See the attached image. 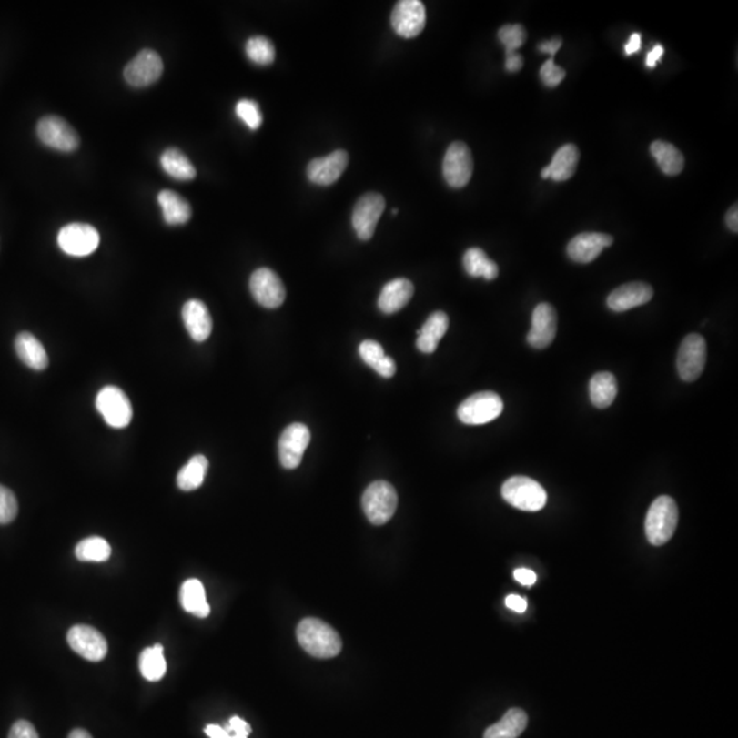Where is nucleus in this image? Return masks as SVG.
<instances>
[{"mask_svg": "<svg viewBox=\"0 0 738 738\" xmlns=\"http://www.w3.org/2000/svg\"><path fill=\"white\" fill-rule=\"evenodd\" d=\"M297 640L309 655L334 658L342 650V640L329 623L318 618H305L297 626Z\"/></svg>", "mask_w": 738, "mask_h": 738, "instance_id": "nucleus-1", "label": "nucleus"}, {"mask_svg": "<svg viewBox=\"0 0 738 738\" xmlns=\"http://www.w3.org/2000/svg\"><path fill=\"white\" fill-rule=\"evenodd\" d=\"M678 508L667 495L656 498L645 517V535L652 546H663L674 535Z\"/></svg>", "mask_w": 738, "mask_h": 738, "instance_id": "nucleus-2", "label": "nucleus"}, {"mask_svg": "<svg viewBox=\"0 0 738 738\" xmlns=\"http://www.w3.org/2000/svg\"><path fill=\"white\" fill-rule=\"evenodd\" d=\"M361 503L367 519L374 525H383L396 513L399 495L388 481H375L365 490Z\"/></svg>", "mask_w": 738, "mask_h": 738, "instance_id": "nucleus-3", "label": "nucleus"}, {"mask_svg": "<svg viewBox=\"0 0 738 738\" xmlns=\"http://www.w3.org/2000/svg\"><path fill=\"white\" fill-rule=\"evenodd\" d=\"M502 497L509 505L522 511H539L547 503L546 490L525 476L508 479L502 486Z\"/></svg>", "mask_w": 738, "mask_h": 738, "instance_id": "nucleus-4", "label": "nucleus"}, {"mask_svg": "<svg viewBox=\"0 0 738 738\" xmlns=\"http://www.w3.org/2000/svg\"><path fill=\"white\" fill-rule=\"evenodd\" d=\"M503 412V401L497 393L492 391H481L473 394L470 399H465L457 410L461 423L468 426H481V424L491 423L495 419L500 418Z\"/></svg>", "mask_w": 738, "mask_h": 738, "instance_id": "nucleus-5", "label": "nucleus"}, {"mask_svg": "<svg viewBox=\"0 0 738 738\" xmlns=\"http://www.w3.org/2000/svg\"><path fill=\"white\" fill-rule=\"evenodd\" d=\"M707 343L699 334L683 338L677 354V371L683 382H694L704 371Z\"/></svg>", "mask_w": 738, "mask_h": 738, "instance_id": "nucleus-6", "label": "nucleus"}, {"mask_svg": "<svg viewBox=\"0 0 738 738\" xmlns=\"http://www.w3.org/2000/svg\"><path fill=\"white\" fill-rule=\"evenodd\" d=\"M385 208V197L379 193L369 192L359 198L351 215V223L359 239L368 241L374 237Z\"/></svg>", "mask_w": 738, "mask_h": 738, "instance_id": "nucleus-7", "label": "nucleus"}, {"mask_svg": "<svg viewBox=\"0 0 738 738\" xmlns=\"http://www.w3.org/2000/svg\"><path fill=\"white\" fill-rule=\"evenodd\" d=\"M96 408L108 426L125 429L133 418V408L129 399L121 389L107 386L96 397Z\"/></svg>", "mask_w": 738, "mask_h": 738, "instance_id": "nucleus-8", "label": "nucleus"}, {"mask_svg": "<svg viewBox=\"0 0 738 738\" xmlns=\"http://www.w3.org/2000/svg\"><path fill=\"white\" fill-rule=\"evenodd\" d=\"M58 244L66 255L86 258L99 247V231L86 223H70L59 231Z\"/></svg>", "mask_w": 738, "mask_h": 738, "instance_id": "nucleus-9", "label": "nucleus"}, {"mask_svg": "<svg viewBox=\"0 0 738 738\" xmlns=\"http://www.w3.org/2000/svg\"><path fill=\"white\" fill-rule=\"evenodd\" d=\"M37 136L45 146L56 151L73 152L80 146L77 132L61 116H45L37 124Z\"/></svg>", "mask_w": 738, "mask_h": 738, "instance_id": "nucleus-10", "label": "nucleus"}, {"mask_svg": "<svg viewBox=\"0 0 738 738\" xmlns=\"http://www.w3.org/2000/svg\"><path fill=\"white\" fill-rule=\"evenodd\" d=\"M473 157L470 147L456 141L449 147L443 159V177L451 187H464L472 178Z\"/></svg>", "mask_w": 738, "mask_h": 738, "instance_id": "nucleus-11", "label": "nucleus"}, {"mask_svg": "<svg viewBox=\"0 0 738 738\" xmlns=\"http://www.w3.org/2000/svg\"><path fill=\"white\" fill-rule=\"evenodd\" d=\"M427 23L426 6L420 0H401L394 7L391 26L399 36L413 39L423 32Z\"/></svg>", "mask_w": 738, "mask_h": 738, "instance_id": "nucleus-12", "label": "nucleus"}, {"mask_svg": "<svg viewBox=\"0 0 738 738\" xmlns=\"http://www.w3.org/2000/svg\"><path fill=\"white\" fill-rule=\"evenodd\" d=\"M250 293L261 307H280L285 302L286 288L280 278L269 268H258L253 272L249 280Z\"/></svg>", "mask_w": 738, "mask_h": 738, "instance_id": "nucleus-13", "label": "nucleus"}, {"mask_svg": "<svg viewBox=\"0 0 738 738\" xmlns=\"http://www.w3.org/2000/svg\"><path fill=\"white\" fill-rule=\"evenodd\" d=\"M163 73V61L154 50H143L125 67V80L135 88H144L157 83Z\"/></svg>", "mask_w": 738, "mask_h": 738, "instance_id": "nucleus-14", "label": "nucleus"}, {"mask_svg": "<svg viewBox=\"0 0 738 738\" xmlns=\"http://www.w3.org/2000/svg\"><path fill=\"white\" fill-rule=\"evenodd\" d=\"M67 642L75 652L91 662L103 661L107 655V640L92 626H73L67 633Z\"/></svg>", "mask_w": 738, "mask_h": 738, "instance_id": "nucleus-15", "label": "nucleus"}, {"mask_svg": "<svg viewBox=\"0 0 738 738\" xmlns=\"http://www.w3.org/2000/svg\"><path fill=\"white\" fill-rule=\"evenodd\" d=\"M310 442V431L305 424L293 423L279 438L280 464L286 470H296Z\"/></svg>", "mask_w": 738, "mask_h": 738, "instance_id": "nucleus-16", "label": "nucleus"}, {"mask_svg": "<svg viewBox=\"0 0 738 738\" xmlns=\"http://www.w3.org/2000/svg\"><path fill=\"white\" fill-rule=\"evenodd\" d=\"M557 335V312L551 305L541 302L532 313V326L527 335L533 349H546Z\"/></svg>", "mask_w": 738, "mask_h": 738, "instance_id": "nucleus-17", "label": "nucleus"}, {"mask_svg": "<svg viewBox=\"0 0 738 738\" xmlns=\"http://www.w3.org/2000/svg\"><path fill=\"white\" fill-rule=\"evenodd\" d=\"M348 163L349 155L343 149H338L329 157L313 159L307 167L308 179L312 184L329 187L342 176L343 171L348 167Z\"/></svg>", "mask_w": 738, "mask_h": 738, "instance_id": "nucleus-18", "label": "nucleus"}, {"mask_svg": "<svg viewBox=\"0 0 738 738\" xmlns=\"http://www.w3.org/2000/svg\"><path fill=\"white\" fill-rule=\"evenodd\" d=\"M653 297V288L648 283L632 282L620 286L607 297V307L612 312H626L647 304Z\"/></svg>", "mask_w": 738, "mask_h": 738, "instance_id": "nucleus-19", "label": "nucleus"}, {"mask_svg": "<svg viewBox=\"0 0 738 738\" xmlns=\"http://www.w3.org/2000/svg\"><path fill=\"white\" fill-rule=\"evenodd\" d=\"M614 238L609 234L582 233L568 245V255L576 263L588 264L595 260L603 249L612 247Z\"/></svg>", "mask_w": 738, "mask_h": 738, "instance_id": "nucleus-20", "label": "nucleus"}, {"mask_svg": "<svg viewBox=\"0 0 738 738\" xmlns=\"http://www.w3.org/2000/svg\"><path fill=\"white\" fill-rule=\"evenodd\" d=\"M182 318L192 339L204 342L212 332V318L208 308L198 299H190L182 308Z\"/></svg>", "mask_w": 738, "mask_h": 738, "instance_id": "nucleus-21", "label": "nucleus"}, {"mask_svg": "<svg viewBox=\"0 0 738 738\" xmlns=\"http://www.w3.org/2000/svg\"><path fill=\"white\" fill-rule=\"evenodd\" d=\"M415 294V286L407 278H399L391 280L380 291L378 307L386 315H393L402 308L407 307L408 302Z\"/></svg>", "mask_w": 738, "mask_h": 738, "instance_id": "nucleus-22", "label": "nucleus"}, {"mask_svg": "<svg viewBox=\"0 0 738 738\" xmlns=\"http://www.w3.org/2000/svg\"><path fill=\"white\" fill-rule=\"evenodd\" d=\"M15 351L21 361L35 371H45L48 367V354L43 343L31 332H21L15 338Z\"/></svg>", "mask_w": 738, "mask_h": 738, "instance_id": "nucleus-23", "label": "nucleus"}, {"mask_svg": "<svg viewBox=\"0 0 738 738\" xmlns=\"http://www.w3.org/2000/svg\"><path fill=\"white\" fill-rule=\"evenodd\" d=\"M449 329V318L442 310L431 313L423 324L421 329L418 331V349L423 353L431 354L437 350L440 339Z\"/></svg>", "mask_w": 738, "mask_h": 738, "instance_id": "nucleus-24", "label": "nucleus"}, {"mask_svg": "<svg viewBox=\"0 0 738 738\" xmlns=\"http://www.w3.org/2000/svg\"><path fill=\"white\" fill-rule=\"evenodd\" d=\"M157 201L162 207L163 219L167 225H185L192 217V207L187 203V198L182 197L174 190H162L157 196Z\"/></svg>", "mask_w": 738, "mask_h": 738, "instance_id": "nucleus-25", "label": "nucleus"}, {"mask_svg": "<svg viewBox=\"0 0 738 738\" xmlns=\"http://www.w3.org/2000/svg\"><path fill=\"white\" fill-rule=\"evenodd\" d=\"M528 724V715L521 708H511L497 723L490 726L484 738H519Z\"/></svg>", "mask_w": 738, "mask_h": 738, "instance_id": "nucleus-26", "label": "nucleus"}, {"mask_svg": "<svg viewBox=\"0 0 738 738\" xmlns=\"http://www.w3.org/2000/svg\"><path fill=\"white\" fill-rule=\"evenodd\" d=\"M580 152L573 144H566L555 152L550 166V178L555 182L568 181L576 173L579 165Z\"/></svg>", "mask_w": 738, "mask_h": 738, "instance_id": "nucleus-27", "label": "nucleus"}, {"mask_svg": "<svg viewBox=\"0 0 738 738\" xmlns=\"http://www.w3.org/2000/svg\"><path fill=\"white\" fill-rule=\"evenodd\" d=\"M181 604L185 612L198 618L208 617L211 609L207 602L204 585L197 579H189L182 584Z\"/></svg>", "mask_w": 738, "mask_h": 738, "instance_id": "nucleus-28", "label": "nucleus"}, {"mask_svg": "<svg viewBox=\"0 0 738 738\" xmlns=\"http://www.w3.org/2000/svg\"><path fill=\"white\" fill-rule=\"evenodd\" d=\"M617 391V379L610 372H599L591 379L590 399L593 407L598 409L609 408L614 402Z\"/></svg>", "mask_w": 738, "mask_h": 738, "instance_id": "nucleus-29", "label": "nucleus"}, {"mask_svg": "<svg viewBox=\"0 0 738 738\" xmlns=\"http://www.w3.org/2000/svg\"><path fill=\"white\" fill-rule=\"evenodd\" d=\"M651 155L666 176H678L683 170L685 159L680 149L666 141H653L650 147Z\"/></svg>", "mask_w": 738, "mask_h": 738, "instance_id": "nucleus-30", "label": "nucleus"}, {"mask_svg": "<svg viewBox=\"0 0 738 738\" xmlns=\"http://www.w3.org/2000/svg\"><path fill=\"white\" fill-rule=\"evenodd\" d=\"M160 165L166 174L178 181H190L197 174L189 157L177 148L166 149L160 157Z\"/></svg>", "mask_w": 738, "mask_h": 738, "instance_id": "nucleus-31", "label": "nucleus"}, {"mask_svg": "<svg viewBox=\"0 0 738 738\" xmlns=\"http://www.w3.org/2000/svg\"><path fill=\"white\" fill-rule=\"evenodd\" d=\"M465 271L473 278H484L494 280L500 274L497 263L489 258V256L480 248H470L464 255Z\"/></svg>", "mask_w": 738, "mask_h": 738, "instance_id": "nucleus-32", "label": "nucleus"}, {"mask_svg": "<svg viewBox=\"0 0 738 738\" xmlns=\"http://www.w3.org/2000/svg\"><path fill=\"white\" fill-rule=\"evenodd\" d=\"M207 470H208V460L206 457L201 456V454L192 457L189 462L179 470L178 476H177V484H178L182 491L197 490L204 483Z\"/></svg>", "mask_w": 738, "mask_h": 738, "instance_id": "nucleus-33", "label": "nucleus"}, {"mask_svg": "<svg viewBox=\"0 0 738 738\" xmlns=\"http://www.w3.org/2000/svg\"><path fill=\"white\" fill-rule=\"evenodd\" d=\"M140 672L146 680L155 682L162 680L167 672V663L165 659V650L163 645L157 644L151 648H146L140 655Z\"/></svg>", "mask_w": 738, "mask_h": 738, "instance_id": "nucleus-34", "label": "nucleus"}, {"mask_svg": "<svg viewBox=\"0 0 738 738\" xmlns=\"http://www.w3.org/2000/svg\"><path fill=\"white\" fill-rule=\"evenodd\" d=\"M76 555L83 562H106L111 555V546L99 536L84 539L76 547Z\"/></svg>", "mask_w": 738, "mask_h": 738, "instance_id": "nucleus-35", "label": "nucleus"}, {"mask_svg": "<svg viewBox=\"0 0 738 738\" xmlns=\"http://www.w3.org/2000/svg\"><path fill=\"white\" fill-rule=\"evenodd\" d=\"M245 53L253 64L268 66L275 61V47L267 37L255 36L248 40Z\"/></svg>", "mask_w": 738, "mask_h": 738, "instance_id": "nucleus-36", "label": "nucleus"}, {"mask_svg": "<svg viewBox=\"0 0 738 738\" xmlns=\"http://www.w3.org/2000/svg\"><path fill=\"white\" fill-rule=\"evenodd\" d=\"M236 114L250 130H258L263 124V116H261L258 105L253 100L242 99L237 103Z\"/></svg>", "mask_w": 738, "mask_h": 738, "instance_id": "nucleus-37", "label": "nucleus"}, {"mask_svg": "<svg viewBox=\"0 0 738 738\" xmlns=\"http://www.w3.org/2000/svg\"><path fill=\"white\" fill-rule=\"evenodd\" d=\"M498 37L506 51H517L527 42V31L522 25H505L498 32Z\"/></svg>", "mask_w": 738, "mask_h": 738, "instance_id": "nucleus-38", "label": "nucleus"}, {"mask_svg": "<svg viewBox=\"0 0 738 738\" xmlns=\"http://www.w3.org/2000/svg\"><path fill=\"white\" fill-rule=\"evenodd\" d=\"M18 514V502L15 492L0 484V525L15 521Z\"/></svg>", "mask_w": 738, "mask_h": 738, "instance_id": "nucleus-39", "label": "nucleus"}, {"mask_svg": "<svg viewBox=\"0 0 738 738\" xmlns=\"http://www.w3.org/2000/svg\"><path fill=\"white\" fill-rule=\"evenodd\" d=\"M359 351L362 361L372 368L377 367L380 359L386 356L382 345L378 343L377 340H364V342H361V345L359 346Z\"/></svg>", "mask_w": 738, "mask_h": 738, "instance_id": "nucleus-40", "label": "nucleus"}, {"mask_svg": "<svg viewBox=\"0 0 738 738\" xmlns=\"http://www.w3.org/2000/svg\"><path fill=\"white\" fill-rule=\"evenodd\" d=\"M565 77V70L558 66V65H555L554 59L552 58L544 62L543 66L541 67V81H543L544 86H549V88H555V86H560Z\"/></svg>", "mask_w": 738, "mask_h": 738, "instance_id": "nucleus-41", "label": "nucleus"}, {"mask_svg": "<svg viewBox=\"0 0 738 738\" xmlns=\"http://www.w3.org/2000/svg\"><path fill=\"white\" fill-rule=\"evenodd\" d=\"M9 738H40L37 734V730L35 729L31 722L21 721L15 722L10 729Z\"/></svg>", "mask_w": 738, "mask_h": 738, "instance_id": "nucleus-42", "label": "nucleus"}, {"mask_svg": "<svg viewBox=\"0 0 738 738\" xmlns=\"http://www.w3.org/2000/svg\"><path fill=\"white\" fill-rule=\"evenodd\" d=\"M225 729L227 730L228 733H231L234 738H248V735L252 732L249 724H248L244 719L239 718V716H233V718L228 721V723L226 724Z\"/></svg>", "mask_w": 738, "mask_h": 738, "instance_id": "nucleus-43", "label": "nucleus"}, {"mask_svg": "<svg viewBox=\"0 0 738 738\" xmlns=\"http://www.w3.org/2000/svg\"><path fill=\"white\" fill-rule=\"evenodd\" d=\"M374 369L375 371L378 372V374L380 375V377L388 378L389 379V378L394 377V375H396L397 371L396 361H394V359H391V357L385 356L383 357L382 359H380L379 364H378L377 367L374 368Z\"/></svg>", "mask_w": 738, "mask_h": 738, "instance_id": "nucleus-44", "label": "nucleus"}, {"mask_svg": "<svg viewBox=\"0 0 738 738\" xmlns=\"http://www.w3.org/2000/svg\"><path fill=\"white\" fill-rule=\"evenodd\" d=\"M522 56L517 51H506V64L505 67L509 73H517L522 69Z\"/></svg>", "mask_w": 738, "mask_h": 738, "instance_id": "nucleus-45", "label": "nucleus"}, {"mask_svg": "<svg viewBox=\"0 0 738 738\" xmlns=\"http://www.w3.org/2000/svg\"><path fill=\"white\" fill-rule=\"evenodd\" d=\"M514 579H516L520 584L525 585V587H531V585L535 584L538 576H536L535 571H530V569L520 568L514 571Z\"/></svg>", "mask_w": 738, "mask_h": 738, "instance_id": "nucleus-46", "label": "nucleus"}, {"mask_svg": "<svg viewBox=\"0 0 738 738\" xmlns=\"http://www.w3.org/2000/svg\"><path fill=\"white\" fill-rule=\"evenodd\" d=\"M561 45H562V40L560 37H555V39L549 40V42H541L538 50L541 53L549 54L554 59V56L560 51Z\"/></svg>", "mask_w": 738, "mask_h": 738, "instance_id": "nucleus-47", "label": "nucleus"}, {"mask_svg": "<svg viewBox=\"0 0 738 738\" xmlns=\"http://www.w3.org/2000/svg\"><path fill=\"white\" fill-rule=\"evenodd\" d=\"M505 602L506 606H508L509 609L513 610V612H527L528 607L527 599L521 598V596L509 595L508 598H506Z\"/></svg>", "mask_w": 738, "mask_h": 738, "instance_id": "nucleus-48", "label": "nucleus"}, {"mask_svg": "<svg viewBox=\"0 0 738 738\" xmlns=\"http://www.w3.org/2000/svg\"><path fill=\"white\" fill-rule=\"evenodd\" d=\"M206 734L209 738H234L231 733H228L225 727L219 726V724H208L206 727Z\"/></svg>", "mask_w": 738, "mask_h": 738, "instance_id": "nucleus-49", "label": "nucleus"}, {"mask_svg": "<svg viewBox=\"0 0 738 738\" xmlns=\"http://www.w3.org/2000/svg\"><path fill=\"white\" fill-rule=\"evenodd\" d=\"M663 47L661 45H655L652 50L648 53L647 59H645V65L650 69H653L658 65V62L661 61L662 56H663Z\"/></svg>", "mask_w": 738, "mask_h": 738, "instance_id": "nucleus-50", "label": "nucleus"}, {"mask_svg": "<svg viewBox=\"0 0 738 738\" xmlns=\"http://www.w3.org/2000/svg\"><path fill=\"white\" fill-rule=\"evenodd\" d=\"M640 47H642V36L639 34L632 35L628 45H625L626 56H633V54L639 53Z\"/></svg>", "mask_w": 738, "mask_h": 738, "instance_id": "nucleus-51", "label": "nucleus"}, {"mask_svg": "<svg viewBox=\"0 0 738 738\" xmlns=\"http://www.w3.org/2000/svg\"><path fill=\"white\" fill-rule=\"evenodd\" d=\"M726 225L733 233H737L738 231V209L737 204L733 206L732 208L729 209V212L726 214Z\"/></svg>", "mask_w": 738, "mask_h": 738, "instance_id": "nucleus-52", "label": "nucleus"}, {"mask_svg": "<svg viewBox=\"0 0 738 738\" xmlns=\"http://www.w3.org/2000/svg\"><path fill=\"white\" fill-rule=\"evenodd\" d=\"M67 738H92V735L89 734L86 730L76 729L73 730V732H70L69 737Z\"/></svg>", "mask_w": 738, "mask_h": 738, "instance_id": "nucleus-53", "label": "nucleus"}, {"mask_svg": "<svg viewBox=\"0 0 738 738\" xmlns=\"http://www.w3.org/2000/svg\"><path fill=\"white\" fill-rule=\"evenodd\" d=\"M541 178H544V179L550 178L549 168L544 167L543 170H541Z\"/></svg>", "mask_w": 738, "mask_h": 738, "instance_id": "nucleus-54", "label": "nucleus"}, {"mask_svg": "<svg viewBox=\"0 0 738 738\" xmlns=\"http://www.w3.org/2000/svg\"><path fill=\"white\" fill-rule=\"evenodd\" d=\"M397 214H399V209H397V208L393 209V215H397Z\"/></svg>", "mask_w": 738, "mask_h": 738, "instance_id": "nucleus-55", "label": "nucleus"}]
</instances>
